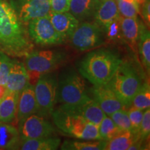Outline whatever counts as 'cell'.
<instances>
[{
  "mask_svg": "<svg viewBox=\"0 0 150 150\" xmlns=\"http://www.w3.org/2000/svg\"><path fill=\"white\" fill-rule=\"evenodd\" d=\"M108 84L126 108L130 107L142 82L134 65L131 62L122 61Z\"/></svg>",
  "mask_w": 150,
  "mask_h": 150,
  "instance_id": "277c9868",
  "label": "cell"
},
{
  "mask_svg": "<svg viewBox=\"0 0 150 150\" xmlns=\"http://www.w3.org/2000/svg\"><path fill=\"white\" fill-rule=\"evenodd\" d=\"M91 91L93 99L106 115L109 116L117 110L125 108L108 83L94 86Z\"/></svg>",
  "mask_w": 150,
  "mask_h": 150,
  "instance_id": "7c38bea8",
  "label": "cell"
},
{
  "mask_svg": "<svg viewBox=\"0 0 150 150\" xmlns=\"http://www.w3.org/2000/svg\"><path fill=\"white\" fill-rule=\"evenodd\" d=\"M150 106V87L147 82L142 83L141 87L136 94L130 107L145 110ZM129 107V108H130Z\"/></svg>",
  "mask_w": 150,
  "mask_h": 150,
  "instance_id": "484cf974",
  "label": "cell"
},
{
  "mask_svg": "<svg viewBox=\"0 0 150 150\" xmlns=\"http://www.w3.org/2000/svg\"><path fill=\"white\" fill-rule=\"evenodd\" d=\"M71 0H50L51 12H67L70 9Z\"/></svg>",
  "mask_w": 150,
  "mask_h": 150,
  "instance_id": "836d02e7",
  "label": "cell"
},
{
  "mask_svg": "<svg viewBox=\"0 0 150 150\" xmlns=\"http://www.w3.org/2000/svg\"><path fill=\"white\" fill-rule=\"evenodd\" d=\"M117 5L119 13L124 18H136L139 13V5L135 0H120Z\"/></svg>",
  "mask_w": 150,
  "mask_h": 150,
  "instance_id": "83f0119b",
  "label": "cell"
},
{
  "mask_svg": "<svg viewBox=\"0 0 150 150\" xmlns=\"http://www.w3.org/2000/svg\"><path fill=\"white\" fill-rule=\"evenodd\" d=\"M58 80L50 72L39 77L35 83L34 93L38 107L39 115L47 117L53 112L57 103Z\"/></svg>",
  "mask_w": 150,
  "mask_h": 150,
  "instance_id": "52a82bcc",
  "label": "cell"
},
{
  "mask_svg": "<svg viewBox=\"0 0 150 150\" xmlns=\"http://www.w3.org/2000/svg\"><path fill=\"white\" fill-rule=\"evenodd\" d=\"M11 60L9 56L0 52V85L6 86L10 70Z\"/></svg>",
  "mask_w": 150,
  "mask_h": 150,
  "instance_id": "1f68e13d",
  "label": "cell"
},
{
  "mask_svg": "<svg viewBox=\"0 0 150 150\" xmlns=\"http://www.w3.org/2000/svg\"><path fill=\"white\" fill-rule=\"evenodd\" d=\"M100 0H71L69 11L79 21L95 16Z\"/></svg>",
  "mask_w": 150,
  "mask_h": 150,
  "instance_id": "ffe728a7",
  "label": "cell"
},
{
  "mask_svg": "<svg viewBox=\"0 0 150 150\" xmlns=\"http://www.w3.org/2000/svg\"><path fill=\"white\" fill-rule=\"evenodd\" d=\"M136 140L131 131H122L115 137L106 141L104 150H127Z\"/></svg>",
  "mask_w": 150,
  "mask_h": 150,
  "instance_id": "cb8c5ba5",
  "label": "cell"
},
{
  "mask_svg": "<svg viewBox=\"0 0 150 150\" xmlns=\"http://www.w3.org/2000/svg\"><path fill=\"white\" fill-rule=\"evenodd\" d=\"M127 112H128L129 121L131 124V131L136 137L139 131L140 124H141L142 117H143L144 110L130 107L129 110H127Z\"/></svg>",
  "mask_w": 150,
  "mask_h": 150,
  "instance_id": "4dcf8cb0",
  "label": "cell"
},
{
  "mask_svg": "<svg viewBox=\"0 0 150 150\" xmlns=\"http://www.w3.org/2000/svg\"><path fill=\"white\" fill-rule=\"evenodd\" d=\"M48 16L56 31L65 40L70 38L79 24V21L69 11L62 13L50 12Z\"/></svg>",
  "mask_w": 150,
  "mask_h": 150,
  "instance_id": "2e32d148",
  "label": "cell"
},
{
  "mask_svg": "<svg viewBox=\"0 0 150 150\" xmlns=\"http://www.w3.org/2000/svg\"><path fill=\"white\" fill-rule=\"evenodd\" d=\"M65 60V52L58 50L31 51L26 56L25 66L29 83L35 84L41 75L51 72Z\"/></svg>",
  "mask_w": 150,
  "mask_h": 150,
  "instance_id": "5b68a950",
  "label": "cell"
},
{
  "mask_svg": "<svg viewBox=\"0 0 150 150\" xmlns=\"http://www.w3.org/2000/svg\"><path fill=\"white\" fill-rule=\"evenodd\" d=\"M122 130L115 125L109 116L106 115L99 125V134L100 139L108 141Z\"/></svg>",
  "mask_w": 150,
  "mask_h": 150,
  "instance_id": "4316f807",
  "label": "cell"
},
{
  "mask_svg": "<svg viewBox=\"0 0 150 150\" xmlns=\"http://www.w3.org/2000/svg\"><path fill=\"white\" fill-rule=\"evenodd\" d=\"M122 37L133 52L138 51L139 22L134 18H124L120 16Z\"/></svg>",
  "mask_w": 150,
  "mask_h": 150,
  "instance_id": "ac0fdd59",
  "label": "cell"
},
{
  "mask_svg": "<svg viewBox=\"0 0 150 150\" xmlns=\"http://www.w3.org/2000/svg\"><path fill=\"white\" fill-rule=\"evenodd\" d=\"M51 115L54 125L64 134L78 139L101 140L98 126L62 106L54 110Z\"/></svg>",
  "mask_w": 150,
  "mask_h": 150,
  "instance_id": "3957f363",
  "label": "cell"
},
{
  "mask_svg": "<svg viewBox=\"0 0 150 150\" xmlns=\"http://www.w3.org/2000/svg\"><path fill=\"white\" fill-rule=\"evenodd\" d=\"M106 36L110 40H117L122 38L120 27V16L112 21L107 28L105 29Z\"/></svg>",
  "mask_w": 150,
  "mask_h": 150,
  "instance_id": "d6a6232c",
  "label": "cell"
},
{
  "mask_svg": "<svg viewBox=\"0 0 150 150\" xmlns=\"http://www.w3.org/2000/svg\"><path fill=\"white\" fill-rule=\"evenodd\" d=\"M138 48L139 51L142 64L149 74L150 72V33L149 29L139 22V34H138Z\"/></svg>",
  "mask_w": 150,
  "mask_h": 150,
  "instance_id": "603a6c76",
  "label": "cell"
},
{
  "mask_svg": "<svg viewBox=\"0 0 150 150\" xmlns=\"http://www.w3.org/2000/svg\"><path fill=\"white\" fill-rule=\"evenodd\" d=\"M38 112V107L35 96L34 86L30 83L19 95L16 119L18 122Z\"/></svg>",
  "mask_w": 150,
  "mask_h": 150,
  "instance_id": "9a60e30c",
  "label": "cell"
},
{
  "mask_svg": "<svg viewBox=\"0 0 150 150\" xmlns=\"http://www.w3.org/2000/svg\"><path fill=\"white\" fill-rule=\"evenodd\" d=\"M138 5H142L145 2L146 0H135Z\"/></svg>",
  "mask_w": 150,
  "mask_h": 150,
  "instance_id": "8d00e7d4",
  "label": "cell"
},
{
  "mask_svg": "<svg viewBox=\"0 0 150 150\" xmlns=\"http://www.w3.org/2000/svg\"><path fill=\"white\" fill-rule=\"evenodd\" d=\"M120 16L115 0H100L94 16L97 23L104 29Z\"/></svg>",
  "mask_w": 150,
  "mask_h": 150,
  "instance_id": "e0dca14e",
  "label": "cell"
},
{
  "mask_svg": "<svg viewBox=\"0 0 150 150\" xmlns=\"http://www.w3.org/2000/svg\"><path fill=\"white\" fill-rule=\"evenodd\" d=\"M12 4L23 24L47 16L51 12L50 0H16Z\"/></svg>",
  "mask_w": 150,
  "mask_h": 150,
  "instance_id": "8fae6325",
  "label": "cell"
},
{
  "mask_svg": "<svg viewBox=\"0 0 150 150\" xmlns=\"http://www.w3.org/2000/svg\"><path fill=\"white\" fill-rule=\"evenodd\" d=\"M30 84L24 64L17 59L11 60L10 70L7 78L6 92L20 94Z\"/></svg>",
  "mask_w": 150,
  "mask_h": 150,
  "instance_id": "4fadbf2b",
  "label": "cell"
},
{
  "mask_svg": "<svg viewBox=\"0 0 150 150\" xmlns=\"http://www.w3.org/2000/svg\"><path fill=\"white\" fill-rule=\"evenodd\" d=\"M122 62L119 54L108 49L93 50L79 64V72L93 86L107 84Z\"/></svg>",
  "mask_w": 150,
  "mask_h": 150,
  "instance_id": "7a4b0ae2",
  "label": "cell"
},
{
  "mask_svg": "<svg viewBox=\"0 0 150 150\" xmlns=\"http://www.w3.org/2000/svg\"><path fill=\"white\" fill-rule=\"evenodd\" d=\"M28 33L30 38L41 46L56 45L65 42L52 25L49 16L31 20L28 23Z\"/></svg>",
  "mask_w": 150,
  "mask_h": 150,
  "instance_id": "9c48e42d",
  "label": "cell"
},
{
  "mask_svg": "<svg viewBox=\"0 0 150 150\" xmlns=\"http://www.w3.org/2000/svg\"><path fill=\"white\" fill-rule=\"evenodd\" d=\"M61 145V140L58 138H35V139L22 140L19 144L18 149L22 150H55Z\"/></svg>",
  "mask_w": 150,
  "mask_h": 150,
  "instance_id": "7402d4cb",
  "label": "cell"
},
{
  "mask_svg": "<svg viewBox=\"0 0 150 150\" xmlns=\"http://www.w3.org/2000/svg\"><path fill=\"white\" fill-rule=\"evenodd\" d=\"M69 39L73 47L81 52L93 50L104 42L103 29L97 22L79 24Z\"/></svg>",
  "mask_w": 150,
  "mask_h": 150,
  "instance_id": "ba28073f",
  "label": "cell"
},
{
  "mask_svg": "<svg viewBox=\"0 0 150 150\" xmlns=\"http://www.w3.org/2000/svg\"><path fill=\"white\" fill-rule=\"evenodd\" d=\"M20 140L16 127L9 123L0 122V149H18Z\"/></svg>",
  "mask_w": 150,
  "mask_h": 150,
  "instance_id": "44dd1931",
  "label": "cell"
},
{
  "mask_svg": "<svg viewBox=\"0 0 150 150\" xmlns=\"http://www.w3.org/2000/svg\"><path fill=\"white\" fill-rule=\"evenodd\" d=\"M109 117L121 130L131 131L128 112L125 108L114 112L113 113L109 115Z\"/></svg>",
  "mask_w": 150,
  "mask_h": 150,
  "instance_id": "f1b7e54d",
  "label": "cell"
},
{
  "mask_svg": "<svg viewBox=\"0 0 150 150\" xmlns=\"http://www.w3.org/2000/svg\"><path fill=\"white\" fill-rule=\"evenodd\" d=\"M18 131L21 140H26L51 137L55 130L43 116L33 114L18 122Z\"/></svg>",
  "mask_w": 150,
  "mask_h": 150,
  "instance_id": "30bf717a",
  "label": "cell"
},
{
  "mask_svg": "<svg viewBox=\"0 0 150 150\" xmlns=\"http://www.w3.org/2000/svg\"><path fill=\"white\" fill-rule=\"evenodd\" d=\"M65 109L79 115L87 121L98 126L106 115L93 98L75 105L62 104Z\"/></svg>",
  "mask_w": 150,
  "mask_h": 150,
  "instance_id": "5bb4252c",
  "label": "cell"
},
{
  "mask_svg": "<svg viewBox=\"0 0 150 150\" xmlns=\"http://www.w3.org/2000/svg\"><path fill=\"white\" fill-rule=\"evenodd\" d=\"M106 141L102 140H86V141L65 140L61 149L67 150H104Z\"/></svg>",
  "mask_w": 150,
  "mask_h": 150,
  "instance_id": "d4e9b609",
  "label": "cell"
},
{
  "mask_svg": "<svg viewBox=\"0 0 150 150\" xmlns=\"http://www.w3.org/2000/svg\"><path fill=\"white\" fill-rule=\"evenodd\" d=\"M19 95L18 93L6 92L0 100V122L11 123L15 120Z\"/></svg>",
  "mask_w": 150,
  "mask_h": 150,
  "instance_id": "d6986e66",
  "label": "cell"
},
{
  "mask_svg": "<svg viewBox=\"0 0 150 150\" xmlns=\"http://www.w3.org/2000/svg\"><path fill=\"white\" fill-rule=\"evenodd\" d=\"M150 133V110L149 108L145 110L141 124L138 134L136 136V141L143 142L149 136Z\"/></svg>",
  "mask_w": 150,
  "mask_h": 150,
  "instance_id": "f546056e",
  "label": "cell"
},
{
  "mask_svg": "<svg viewBox=\"0 0 150 150\" xmlns=\"http://www.w3.org/2000/svg\"><path fill=\"white\" fill-rule=\"evenodd\" d=\"M142 9V15L143 17L144 20H145V23L149 27L150 23V3L149 0H146V1L143 4Z\"/></svg>",
  "mask_w": 150,
  "mask_h": 150,
  "instance_id": "e575fe53",
  "label": "cell"
},
{
  "mask_svg": "<svg viewBox=\"0 0 150 150\" xmlns=\"http://www.w3.org/2000/svg\"><path fill=\"white\" fill-rule=\"evenodd\" d=\"M115 1H120V0H115Z\"/></svg>",
  "mask_w": 150,
  "mask_h": 150,
  "instance_id": "74e56055",
  "label": "cell"
},
{
  "mask_svg": "<svg viewBox=\"0 0 150 150\" xmlns=\"http://www.w3.org/2000/svg\"><path fill=\"white\" fill-rule=\"evenodd\" d=\"M91 98L81 75L70 69L61 75L58 81L57 102L75 105Z\"/></svg>",
  "mask_w": 150,
  "mask_h": 150,
  "instance_id": "8992f818",
  "label": "cell"
},
{
  "mask_svg": "<svg viewBox=\"0 0 150 150\" xmlns=\"http://www.w3.org/2000/svg\"><path fill=\"white\" fill-rule=\"evenodd\" d=\"M12 3L0 0V52L12 57L26 56L33 45Z\"/></svg>",
  "mask_w": 150,
  "mask_h": 150,
  "instance_id": "6da1fadb",
  "label": "cell"
},
{
  "mask_svg": "<svg viewBox=\"0 0 150 150\" xmlns=\"http://www.w3.org/2000/svg\"><path fill=\"white\" fill-rule=\"evenodd\" d=\"M6 93V86L0 85V100L3 98V97L5 95Z\"/></svg>",
  "mask_w": 150,
  "mask_h": 150,
  "instance_id": "d590c367",
  "label": "cell"
}]
</instances>
